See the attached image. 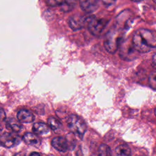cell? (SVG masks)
Wrapping results in <instances>:
<instances>
[{
  "instance_id": "obj_13",
  "label": "cell",
  "mask_w": 156,
  "mask_h": 156,
  "mask_svg": "<svg viewBox=\"0 0 156 156\" xmlns=\"http://www.w3.org/2000/svg\"><path fill=\"white\" fill-rule=\"evenodd\" d=\"M32 130L36 134L43 135L49 133L50 131V128L48 125L46 124L45 123L38 122L34 123L33 125Z\"/></svg>"
},
{
  "instance_id": "obj_3",
  "label": "cell",
  "mask_w": 156,
  "mask_h": 156,
  "mask_svg": "<svg viewBox=\"0 0 156 156\" xmlns=\"http://www.w3.org/2000/svg\"><path fill=\"white\" fill-rule=\"evenodd\" d=\"M67 125L73 134L81 140L83 139L87 130V126L81 118L76 115H71L67 119Z\"/></svg>"
},
{
  "instance_id": "obj_23",
  "label": "cell",
  "mask_w": 156,
  "mask_h": 156,
  "mask_svg": "<svg viewBox=\"0 0 156 156\" xmlns=\"http://www.w3.org/2000/svg\"><path fill=\"white\" fill-rule=\"evenodd\" d=\"M14 156H26V155L22 153H18V154H15Z\"/></svg>"
},
{
  "instance_id": "obj_16",
  "label": "cell",
  "mask_w": 156,
  "mask_h": 156,
  "mask_svg": "<svg viewBox=\"0 0 156 156\" xmlns=\"http://www.w3.org/2000/svg\"><path fill=\"white\" fill-rule=\"evenodd\" d=\"M48 124L49 128L53 130H57L61 127V123L54 117H49L48 118Z\"/></svg>"
},
{
  "instance_id": "obj_18",
  "label": "cell",
  "mask_w": 156,
  "mask_h": 156,
  "mask_svg": "<svg viewBox=\"0 0 156 156\" xmlns=\"http://www.w3.org/2000/svg\"><path fill=\"white\" fill-rule=\"evenodd\" d=\"M64 2L65 0H46L47 4L52 7L62 5Z\"/></svg>"
},
{
  "instance_id": "obj_24",
  "label": "cell",
  "mask_w": 156,
  "mask_h": 156,
  "mask_svg": "<svg viewBox=\"0 0 156 156\" xmlns=\"http://www.w3.org/2000/svg\"><path fill=\"white\" fill-rule=\"evenodd\" d=\"M132 1H133V2H140V1H142L143 0H131Z\"/></svg>"
},
{
  "instance_id": "obj_4",
  "label": "cell",
  "mask_w": 156,
  "mask_h": 156,
  "mask_svg": "<svg viewBox=\"0 0 156 156\" xmlns=\"http://www.w3.org/2000/svg\"><path fill=\"white\" fill-rule=\"evenodd\" d=\"M108 21L106 20L98 18L94 16L86 17V24L89 31L94 35L101 34L105 27Z\"/></svg>"
},
{
  "instance_id": "obj_21",
  "label": "cell",
  "mask_w": 156,
  "mask_h": 156,
  "mask_svg": "<svg viewBox=\"0 0 156 156\" xmlns=\"http://www.w3.org/2000/svg\"><path fill=\"white\" fill-rule=\"evenodd\" d=\"M6 119V115L4 110L0 108V122L4 121Z\"/></svg>"
},
{
  "instance_id": "obj_5",
  "label": "cell",
  "mask_w": 156,
  "mask_h": 156,
  "mask_svg": "<svg viewBox=\"0 0 156 156\" xmlns=\"http://www.w3.org/2000/svg\"><path fill=\"white\" fill-rule=\"evenodd\" d=\"M21 140V138L15 133L4 132L0 134V144L7 148L17 146L20 143Z\"/></svg>"
},
{
  "instance_id": "obj_12",
  "label": "cell",
  "mask_w": 156,
  "mask_h": 156,
  "mask_svg": "<svg viewBox=\"0 0 156 156\" xmlns=\"http://www.w3.org/2000/svg\"><path fill=\"white\" fill-rule=\"evenodd\" d=\"M23 140L27 145L38 146L40 144V138L35 134L30 132L26 133L23 137Z\"/></svg>"
},
{
  "instance_id": "obj_17",
  "label": "cell",
  "mask_w": 156,
  "mask_h": 156,
  "mask_svg": "<svg viewBox=\"0 0 156 156\" xmlns=\"http://www.w3.org/2000/svg\"><path fill=\"white\" fill-rule=\"evenodd\" d=\"M77 0H65L64 3L62 5L63 9H66L67 10L71 9L73 5H75Z\"/></svg>"
},
{
  "instance_id": "obj_8",
  "label": "cell",
  "mask_w": 156,
  "mask_h": 156,
  "mask_svg": "<svg viewBox=\"0 0 156 156\" xmlns=\"http://www.w3.org/2000/svg\"><path fill=\"white\" fill-rule=\"evenodd\" d=\"M86 24V17L75 15L71 16L68 20V25L73 30L82 29Z\"/></svg>"
},
{
  "instance_id": "obj_1",
  "label": "cell",
  "mask_w": 156,
  "mask_h": 156,
  "mask_svg": "<svg viewBox=\"0 0 156 156\" xmlns=\"http://www.w3.org/2000/svg\"><path fill=\"white\" fill-rule=\"evenodd\" d=\"M132 43L138 52L146 53L155 48L156 37L152 31L140 29L134 32Z\"/></svg>"
},
{
  "instance_id": "obj_15",
  "label": "cell",
  "mask_w": 156,
  "mask_h": 156,
  "mask_svg": "<svg viewBox=\"0 0 156 156\" xmlns=\"http://www.w3.org/2000/svg\"><path fill=\"white\" fill-rule=\"evenodd\" d=\"M98 156H113L110 147L105 144H102L99 147Z\"/></svg>"
},
{
  "instance_id": "obj_25",
  "label": "cell",
  "mask_w": 156,
  "mask_h": 156,
  "mask_svg": "<svg viewBox=\"0 0 156 156\" xmlns=\"http://www.w3.org/2000/svg\"><path fill=\"white\" fill-rule=\"evenodd\" d=\"M1 131H2V129H1V127H0V134H1Z\"/></svg>"
},
{
  "instance_id": "obj_20",
  "label": "cell",
  "mask_w": 156,
  "mask_h": 156,
  "mask_svg": "<svg viewBox=\"0 0 156 156\" xmlns=\"http://www.w3.org/2000/svg\"><path fill=\"white\" fill-rule=\"evenodd\" d=\"M102 3L106 6H110L114 4L117 0H101Z\"/></svg>"
},
{
  "instance_id": "obj_10",
  "label": "cell",
  "mask_w": 156,
  "mask_h": 156,
  "mask_svg": "<svg viewBox=\"0 0 156 156\" xmlns=\"http://www.w3.org/2000/svg\"><path fill=\"white\" fill-rule=\"evenodd\" d=\"M17 119L21 123H30L35 119V116L30 111L22 109L17 113Z\"/></svg>"
},
{
  "instance_id": "obj_11",
  "label": "cell",
  "mask_w": 156,
  "mask_h": 156,
  "mask_svg": "<svg viewBox=\"0 0 156 156\" xmlns=\"http://www.w3.org/2000/svg\"><path fill=\"white\" fill-rule=\"evenodd\" d=\"M5 126L8 129L15 133L21 132L23 128V126L21 122L18 119H16L13 118H10L7 119Z\"/></svg>"
},
{
  "instance_id": "obj_27",
  "label": "cell",
  "mask_w": 156,
  "mask_h": 156,
  "mask_svg": "<svg viewBox=\"0 0 156 156\" xmlns=\"http://www.w3.org/2000/svg\"><path fill=\"white\" fill-rule=\"evenodd\" d=\"M153 1L155 2V0H153Z\"/></svg>"
},
{
  "instance_id": "obj_22",
  "label": "cell",
  "mask_w": 156,
  "mask_h": 156,
  "mask_svg": "<svg viewBox=\"0 0 156 156\" xmlns=\"http://www.w3.org/2000/svg\"><path fill=\"white\" fill-rule=\"evenodd\" d=\"M29 156H41V154L39 153V152H31Z\"/></svg>"
},
{
  "instance_id": "obj_9",
  "label": "cell",
  "mask_w": 156,
  "mask_h": 156,
  "mask_svg": "<svg viewBox=\"0 0 156 156\" xmlns=\"http://www.w3.org/2000/svg\"><path fill=\"white\" fill-rule=\"evenodd\" d=\"M80 7L86 13H91L99 7L100 0H79Z\"/></svg>"
},
{
  "instance_id": "obj_2",
  "label": "cell",
  "mask_w": 156,
  "mask_h": 156,
  "mask_svg": "<svg viewBox=\"0 0 156 156\" xmlns=\"http://www.w3.org/2000/svg\"><path fill=\"white\" fill-rule=\"evenodd\" d=\"M122 41V33L118 28L111 29L106 34L104 45L105 50L110 53L114 54L119 47Z\"/></svg>"
},
{
  "instance_id": "obj_6",
  "label": "cell",
  "mask_w": 156,
  "mask_h": 156,
  "mask_svg": "<svg viewBox=\"0 0 156 156\" xmlns=\"http://www.w3.org/2000/svg\"><path fill=\"white\" fill-rule=\"evenodd\" d=\"M119 55L121 57L126 60H132L136 58V52H138L133 46V44H129L127 41L124 42L120 45Z\"/></svg>"
},
{
  "instance_id": "obj_7",
  "label": "cell",
  "mask_w": 156,
  "mask_h": 156,
  "mask_svg": "<svg viewBox=\"0 0 156 156\" xmlns=\"http://www.w3.org/2000/svg\"><path fill=\"white\" fill-rule=\"evenodd\" d=\"M52 146L57 151L62 152H66L68 150L75 147V144L70 143L68 138L63 136L54 137L51 141Z\"/></svg>"
},
{
  "instance_id": "obj_19",
  "label": "cell",
  "mask_w": 156,
  "mask_h": 156,
  "mask_svg": "<svg viewBox=\"0 0 156 156\" xmlns=\"http://www.w3.org/2000/svg\"><path fill=\"white\" fill-rule=\"evenodd\" d=\"M151 76H150V78H151V79H149V82H150V85H151V86L152 87V88L154 89V90H155V71H154L152 74H151Z\"/></svg>"
},
{
  "instance_id": "obj_14",
  "label": "cell",
  "mask_w": 156,
  "mask_h": 156,
  "mask_svg": "<svg viewBox=\"0 0 156 156\" xmlns=\"http://www.w3.org/2000/svg\"><path fill=\"white\" fill-rule=\"evenodd\" d=\"M114 156H132L130 148L126 144H120L116 147Z\"/></svg>"
},
{
  "instance_id": "obj_26",
  "label": "cell",
  "mask_w": 156,
  "mask_h": 156,
  "mask_svg": "<svg viewBox=\"0 0 156 156\" xmlns=\"http://www.w3.org/2000/svg\"><path fill=\"white\" fill-rule=\"evenodd\" d=\"M49 156H55V155H49Z\"/></svg>"
}]
</instances>
